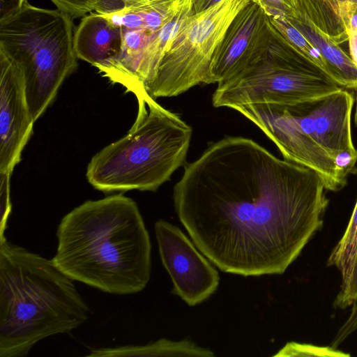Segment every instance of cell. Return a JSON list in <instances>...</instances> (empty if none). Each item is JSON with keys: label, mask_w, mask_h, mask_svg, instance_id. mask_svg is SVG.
<instances>
[{"label": "cell", "mask_w": 357, "mask_h": 357, "mask_svg": "<svg viewBox=\"0 0 357 357\" xmlns=\"http://www.w3.org/2000/svg\"><path fill=\"white\" fill-rule=\"evenodd\" d=\"M251 0H222L190 16L162 58L145 90L153 98L173 97L209 84L214 54L232 20Z\"/></svg>", "instance_id": "obj_8"}, {"label": "cell", "mask_w": 357, "mask_h": 357, "mask_svg": "<svg viewBox=\"0 0 357 357\" xmlns=\"http://www.w3.org/2000/svg\"><path fill=\"white\" fill-rule=\"evenodd\" d=\"M354 96V102L356 104V109L354 114V123L357 126V90H351Z\"/></svg>", "instance_id": "obj_28"}, {"label": "cell", "mask_w": 357, "mask_h": 357, "mask_svg": "<svg viewBox=\"0 0 357 357\" xmlns=\"http://www.w3.org/2000/svg\"><path fill=\"white\" fill-rule=\"evenodd\" d=\"M357 29V9L354 12L350 21V31Z\"/></svg>", "instance_id": "obj_27"}, {"label": "cell", "mask_w": 357, "mask_h": 357, "mask_svg": "<svg viewBox=\"0 0 357 357\" xmlns=\"http://www.w3.org/2000/svg\"><path fill=\"white\" fill-rule=\"evenodd\" d=\"M263 9L269 17H295L293 0H251Z\"/></svg>", "instance_id": "obj_22"}, {"label": "cell", "mask_w": 357, "mask_h": 357, "mask_svg": "<svg viewBox=\"0 0 357 357\" xmlns=\"http://www.w3.org/2000/svg\"><path fill=\"white\" fill-rule=\"evenodd\" d=\"M269 20L274 28L295 50L326 74V66L318 49L307 40L287 17H269Z\"/></svg>", "instance_id": "obj_17"}, {"label": "cell", "mask_w": 357, "mask_h": 357, "mask_svg": "<svg viewBox=\"0 0 357 357\" xmlns=\"http://www.w3.org/2000/svg\"><path fill=\"white\" fill-rule=\"evenodd\" d=\"M145 1L146 0H114L119 10L124 7H128L132 5L137 4Z\"/></svg>", "instance_id": "obj_26"}, {"label": "cell", "mask_w": 357, "mask_h": 357, "mask_svg": "<svg viewBox=\"0 0 357 357\" xmlns=\"http://www.w3.org/2000/svg\"><path fill=\"white\" fill-rule=\"evenodd\" d=\"M73 19L56 9L29 2L0 22V50L21 70L27 102L35 122L77 67Z\"/></svg>", "instance_id": "obj_6"}, {"label": "cell", "mask_w": 357, "mask_h": 357, "mask_svg": "<svg viewBox=\"0 0 357 357\" xmlns=\"http://www.w3.org/2000/svg\"><path fill=\"white\" fill-rule=\"evenodd\" d=\"M325 190L314 171L226 137L185 165L173 201L192 242L222 271L280 275L322 227Z\"/></svg>", "instance_id": "obj_1"}, {"label": "cell", "mask_w": 357, "mask_h": 357, "mask_svg": "<svg viewBox=\"0 0 357 357\" xmlns=\"http://www.w3.org/2000/svg\"><path fill=\"white\" fill-rule=\"evenodd\" d=\"M215 354L208 348L198 346L195 342L184 339L173 341L162 338L145 345H127L116 347L98 348L86 355L90 357L127 356H190L213 357Z\"/></svg>", "instance_id": "obj_15"}, {"label": "cell", "mask_w": 357, "mask_h": 357, "mask_svg": "<svg viewBox=\"0 0 357 357\" xmlns=\"http://www.w3.org/2000/svg\"><path fill=\"white\" fill-rule=\"evenodd\" d=\"M350 57L357 67V29L350 31L349 39Z\"/></svg>", "instance_id": "obj_24"}, {"label": "cell", "mask_w": 357, "mask_h": 357, "mask_svg": "<svg viewBox=\"0 0 357 357\" xmlns=\"http://www.w3.org/2000/svg\"><path fill=\"white\" fill-rule=\"evenodd\" d=\"M33 123L23 73L0 50V173L13 172L19 163Z\"/></svg>", "instance_id": "obj_11"}, {"label": "cell", "mask_w": 357, "mask_h": 357, "mask_svg": "<svg viewBox=\"0 0 357 357\" xmlns=\"http://www.w3.org/2000/svg\"><path fill=\"white\" fill-rule=\"evenodd\" d=\"M357 249V201L346 230L332 250L327 266H335L344 277L354 259Z\"/></svg>", "instance_id": "obj_16"}, {"label": "cell", "mask_w": 357, "mask_h": 357, "mask_svg": "<svg viewBox=\"0 0 357 357\" xmlns=\"http://www.w3.org/2000/svg\"><path fill=\"white\" fill-rule=\"evenodd\" d=\"M349 356V354L337 350L333 347H318L294 342L287 343L273 356Z\"/></svg>", "instance_id": "obj_19"}, {"label": "cell", "mask_w": 357, "mask_h": 357, "mask_svg": "<svg viewBox=\"0 0 357 357\" xmlns=\"http://www.w3.org/2000/svg\"><path fill=\"white\" fill-rule=\"evenodd\" d=\"M270 29L266 53L237 75L218 84L212 96L215 107L295 104L321 98L344 89L295 50L271 22Z\"/></svg>", "instance_id": "obj_7"}, {"label": "cell", "mask_w": 357, "mask_h": 357, "mask_svg": "<svg viewBox=\"0 0 357 357\" xmlns=\"http://www.w3.org/2000/svg\"><path fill=\"white\" fill-rule=\"evenodd\" d=\"M296 16L337 45L348 40L357 0H293Z\"/></svg>", "instance_id": "obj_13"}, {"label": "cell", "mask_w": 357, "mask_h": 357, "mask_svg": "<svg viewBox=\"0 0 357 357\" xmlns=\"http://www.w3.org/2000/svg\"><path fill=\"white\" fill-rule=\"evenodd\" d=\"M138 106L128 134L89 163L86 178L94 188L105 192H155L185 163L192 128L150 95Z\"/></svg>", "instance_id": "obj_5"}, {"label": "cell", "mask_w": 357, "mask_h": 357, "mask_svg": "<svg viewBox=\"0 0 357 357\" xmlns=\"http://www.w3.org/2000/svg\"><path fill=\"white\" fill-rule=\"evenodd\" d=\"M53 261L0 239V357H24L38 342L69 333L89 309Z\"/></svg>", "instance_id": "obj_3"}, {"label": "cell", "mask_w": 357, "mask_h": 357, "mask_svg": "<svg viewBox=\"0 0 357 357\" xmlns=\"http://www.w3.org/2000/svg\"><path fill=\"white\" fill-rule=\"evenodd\" d=\"M58 10L69 15L73 19L85 16L95 10L98 0H50Z\"/></svg>", "instance_id": "obj_21"}, {"label": "cell", "mask_w": 357, "mask_h": 357, "mask_svg": "<svg viewBox=\"0 0 357 357\" xmlns=\"http://www.w3.org/2000/svg\"><path fill=\"white\" fill-rule=\"evenodd\" d=\"M123 31L106 15L90 13L82 17L74 33V49L78 59L95 66L105 75L119 59Z\"/></svg>", "instance_id": "obj_12"}, {"label": "cell", "mask_w": 357, "mask_h": 357, "mask_svg": "<svg viewBox=\"0 0 357 357\" xmlns=\"http://www.w3.org/2000/svg\"><path fill=\"white\" fill-rule=\"evenodd\" d=\"M354 96L344 89L327 96L290 105L261 103L235 109L278 146L284 159L305 166L321 178L325 189L338 191L347 181L335 160L356 149L351 134Z\"/></svg>", "instance_id": "obj_4"}, {"label": "cell", "mask_w": 357, "mask_h": 357, "mask_svg": "<svg viewBox=\"0 0 357 357\" xmlns=\"http://www.w3.org/2000/svg\"><path fill=\"white\" fill-rule=\"evenodd\" d=\"M12 172L0 173V239L6 237L7 222L12 210L10 179Z\"/></svg>", "instance_id": "obj_20"}, {"label": "cell", "mask_w": 357, "mask_h": 357, "mask_svg": "<svg viewBox=\"0 0 357 357\" xmlns=\"http://www.w3.org/2000/svg\"><path fill=\"white\" fill-rule=\"evenodd\" d=\"M194 14L200 13L213 6L222 0H191Z\"/></svg>", "instance_id": "obj_25"}, {"label": "cell", "mask_w": 357, "mask_h": 357, "mask_svg": "<svg viewBox=\"0 0 357 357\" xmlns=\"http://www.w3.org/2000/svg\"><path fill=\"white\" fill-rule=\"evenodd\" d=\"M294 25L318 49L326 66V74L348 90H357V67L340 45L330 40L307 20L289 17Z\"/></svg>", "instance_id": "obj_14"}, {"label": "cell", "mask_w": 357, "mask_h": 357, "mask_svg": "<svg viewBox=\"0 0 357 357\" xmlns=\"http://www.w3.org/2000/svg\"><path fill=\"white\" fill-rule=\"evenodd\" d=\"M154 229L162 264L173 284L172 293L189 306L210 298L220 283L211 262L177 226L160 219Z\"/></svg>", "instance_id": "obj_9"}, {"label": "cell", "mask_w": 357, "mask_h": 357, "mask_svg": "<svg viewBox=\"0 0 357 357\" xmlns=\"http://www.w3.org/2000/svg\"><path fill=\"white\" fill-rule=\"evenodd\" d=\"M56 237L52 259L74 281L116 295L139 293L149 282V234L136 202L122 193L73 209Z\"/></svg>", "instance_id": "obj_2"}, {"label": "cell", "mask_w": 357, "mask_h": 357, "mask_svg": "<svg viewBox=\"0 0 357 357\" xmlns=\"http://www.w3.org/2000/svg\"><path fill=\"white\" fill-rule=\"evenodd\" d=\"M357 303V249L347 274L341 278L339 291L334 300L333 307L346 309Z\"/></svg>", "instance_id": "obj_18"}, {"label": "cell", "mask_w": 357, "mask_h": 357, "mask_svg": "<svg viewBox=\"0 0 357 357\" xmlns=\"http://www.w3.org/2000/svg\"><path fill=\"white\" fill-rule=\"evenodd\" d=\"M270 36L268 16L250 1L232 20L216 50L208 83H222L261 59L268 51Z\"/></svg>", "instance_id": "obj_10"}, {"label": "cell", "mask_w": 357, "mask_h": 357, "mask_svg": "<svg viewBox=\"0 0 357 357\" xmlns=\"http://www.w3.org/2000/svg\"><path fill=\"white\" fill-rule=\"evenodd\" d=\"M27 3V0H0V22L20 12Z\"/></svg>", "instance_id": "obj_23"}]
</instances>
